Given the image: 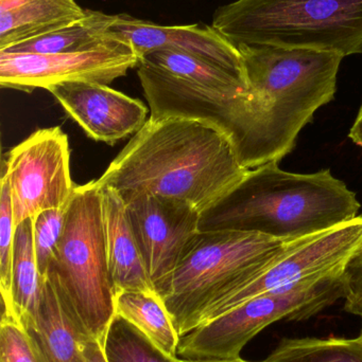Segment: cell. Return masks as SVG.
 Returning <instances> with one entry per match:
<instances>
[{"instance_id":"obj_1","label":"cell","mask_w":362,"mask_h":362,"mask_svg":"<svg viewBox=\"0 0 362 362\" xmlns=\"http://www.w3.org/2000/svg\"><path fill=\"white\" fill-rule=\"evenodd\" d=\"M220 129L182 117L149 118L99 180L120 195L183 200L200 213L212 208L248 173Z\"/></svg>"},{"instance_id":"obj_2","label":"cell","mask_w":362,"mask_h":362,"mask_svg":"<svg viewBox=\"0 0 362 362\" xmlns=\"http://www.w3.org/2000/svg\"><path fill=\"white\" fill-rule=\"evenodd\" d=\"M359 209L356 194L329 170L291 173L270 163L249 170L225 197L202 213L199 229L295 242L353 221Z\"/></svg>"},{"instance_id":"obj_3","label":"cell","mask_w":362,"mask_h":362,"mask_svg":"<svg viewBox=\"0 0 362 362\" xmlns=\"http://www.w3.org/2000/svg\"><path fill=\"white\" fill-rule=\"evenodd\" d=\"M253 110V169L280 163L315 112L333 101L341 55L270 45L237 47Z\"/></svg>"},{"instance_id":"obj_4","label":"cell","mask_w":362,"mask_h":362,"mask_svg":"<svg viewBox=\"0 0 362 362\" xmlns=\"http://www.w3.org/2000/svg\"><path fill=\"white\" fill-rule=\"evenodd\" d=\"M212 27L236 48L362 54V0H236L215 12Z\"/></svg>"},{"instance_id":"obj_5","label":"cell","mask_w":362,"mask_h":362,"mask_svg":"<svg viewBox=\"0 0 362 362\" xmlns=\"http://www.w3.org/2000/svg\"><path fill=\"white\" fill-rule=\"evenodd\" d=\"M89 337H104L115 308L102 215L101 189L93 180L74 187L65 227L46 278Z\"/></svg>"},{"instance_id":"obj_6","label":"cell","mask_w":362,"mask_h":362,"mask_svg":"<svg viewBox=\"0 0 362 362\" xmlns=\"http://www.w3.org/2000/svg\"><path fill=\"white\" fill-rule=\"evenodd\" d=\"M290 243L232 230L200 231L157 293L180 338L198 327L210 305L256 276Z\"/></svg>"},{"instance_id":"obj_7","label":"cell","mask_w":362,"mask_h":362,"mask_svg":"<svg viewBox=\"0 0 362 362\" xmlns=\"http://www.w3.org/2000/svg\"><path fill=\"white\" fill-rule=\"evenodd\" d=\"M342 272L253 298L199 325L180 338L178 358L187 361L242 358L244 346L272 323L306 321L344 300L346 283Z\"/></svg>"},{"instance_id":"obj_8","label":"cell","mask_w":362,"mask_h":362,"mask_svg":"<svg viewBox=\"0 0 362 362\" xmlns=\"http://www.w3.org/2000/svg\"><path fill=\"white\" fill-rule=\"evenodd\" d=\"M361 240L362 216H357L322 233L291 242L282 255L256 276L210 305L198 327L253 298L342 272Z\"/></svg>"},{"instance_id":"obj_9","label":"cell","mask_w":362,"mask_h":362,"mask_svg":"<svg viewBox=\"0 0 362 362\" xmlns=\"http://www.w3.org/2000/svg\"><path fill=\"white\" fill-rule=\"evenodd\" d=\"M1 180L10 189L15 226L47 209L67 206L76 185L66 134L57 127L34 132L6 153Z\"/></svg>"},{"instance_id":"obj_10","label":"cell","mask_w":362,"mask_h":362,"mask_svg":"<svg viewBox=\"0 0 362 362\" xmlns=\"http://www.w3.org/2000/svg\"><path fill=\"white\" fill-rule=\"evenodd\" d=\"M140 59L130 45L113 40L91 50L55 54L0 51V85L32 93L68 82L108 85L137 67Z\"/></svg>"},{"instance_id":"obj_11","label":"cell","mask_w":362,"mask_h":362,"mask_svg":"<svg viewBox=\"0 0 362 362\" xmlns=\"http://www.w3.org/2000/svg\"><path fill=\"white\" fill-rule=\"evenodd\" d=\"M149 279L157 293L199 234L201 213L183 200L150 194L121 195Z\"/></svg>"},{"instance_id":"obj_12","label":"cell","mask_w":362,"mask_h":362,"mask_svg":"<svg viewBox=\"0 0 362 362\" xmlns=\"http://www.w3.org/2000/svg\"><path fill=\"white\" fill-rule=\"evenodd\" d=\"M65 112L91 139L114 146L138 133L147 123L148 108L108 85L68 82L48 88Z\"/></svg>"},{"instance_id":"obj_13","label":"cell","mask_w":362,"mask_h":362,"mask_svg":"<svg viewBox=\"0 0 362 362\" xmlns=\"http://www.w3.org/2000/svg\"><path fill=\"white\" fill-rule=\"evenodd\" d=\"M110 31L115 38L130 45L140 59L154 51H174L210 62L246 78L239 50L213 27L161 25L119 14Z\"/></svg>"},{"instance_id":"obj_14","label":"cell","mask_w":362,"mask_h":362,"mask_svg":"<svg viewBox=\"0 0 362 362\" xmlns=\"http://www.w3.org/2000/svg\"><path fill=\"white\" fill-rule=\"evenodd\" d=\"M108 268L115 295L123 291L157 293L136 242L127 206L112 187H100Z\"/></svg>"},{"instance_id":"obj_15","label":"cell","mask_w":362,"mask_h":362,"mask_svg":"<svg viewBox=\"0 0 362 362\" xmlns=\"http://www.w3.org/2000/svg\"><path fill=\"white\" fill-rule=\"evenodd\" d=\"M23 329L38 362H85V342L91 337L79 327L48 279L35 317Z\"/></svg>"},{"instance_id":"obj_16","label":"cell","mask_w":362,"mask_h":362,"mask_svg":"<svg viewBox=\"0 0 362 362\" xmlns=\"http://www.w3.org/2000/svg\"><path fill=\"white\" fill-rule=\"evenodd\" d=\"M74 0H0V51L81 21Z\"/></svg>"},{"instance_id":"obj_17","label":"cell","mask_w":362,"mask_h":362,"mask_svg":"<svg viewBox=\"0 0 362 362\" xmlns=\"http://www.w3.org/2000/svg\"><path fill=\"white\" fill-rule=\"evenodd\" d=\"M45 279L40 276L33 244V217L15 226L10 297L1 299V321L25 327L35 317Z\"/></svg>"},{"instance_id":"obj_18","label":"cell","mask_w":362,"mask_h":362,"mask_svg":"<svg viewBox=\"0 0 362 362\" xmlns=\"http://www.w3.org/2000/svg\"><path fill=\"white\" fill-rule=\"evenodd\" d=\"M116 19L117 15L86 10V15L81 21L45 35L14 45L6 50H1V52L55 54L91 50L104 42L117 40L110 31Z\"/></svg>"},{"instance_id":"obj_19","label":"cell","mask_w":362,"mask_h":362,"mask_svg":"<svg viewBox=\"0 0 362 362\" xmlns=\"http://www.w3.org/2000/svg\"><path fill=\"white\" fill-rule=\"evenodd\" d=\"M115 308L117 315L135 325L164 352L178 357L180 336L157 293L123 291L115 298Z\"/></svg>"},{"instance_id":"obj_20","label":"cell","mask_w":362,"mask_h":362,"mask_svg":"<svg viewBox=\"0 0 362 362\" xmlns=\"http://www.w3.org/2000/svg\"><path fill=\"white\" fill-rule=\"evenodd\" d=\"M140 62L225 95L233 97L250 95L248 83L244 76L193 55L174 51H154L142 55Z\"/></svg>"},{"instance_id":"obj_21","label":"cell","mask_w":362,"mask_h":362,"mask_svg":"<svg viewBox=\"0 0 362 362\" xmlns=\"http://www.w3.org/2000/svg\"><path fill=\"white\" fill-rule=\"evenodd\" d=\"M264 362H362V332L354 338H284Z\"/></svg>"},{"instance_id":"obj_22","label":"cell","mask_w":362,"mask_h":362,"mask_svg":"<svg viewBox=\"0 0 362 362\" xmlns=\"http://www.w3.org/2000/svg\"><path fill=\"white\" fill-rule=\"evenodd\" d=\"M103 349L108 362H179L117 314L108 325Z\"/></svg>"},{"instance_id":"obj_23","label":"cell","mask_w":362,"mask_h":362,"mask_svg":"<svg viewBox=\"0 0 362 362\" xmlns=\"http://www.w3.org/2000/svg\"><path fill=\"white\" fill-rule=\"evenodd\" d=\"M68 204L61 208L47 209L33 217L34 251L38 270L44 279L63 234Z\"/></svg>"},{"instance_id":"obj_24","label":"cell","mask_w":362,"mask_h":362,"mask_svg":"<svg viewBox=\"0 0 362 362\" xmlns=\"http://www.w3.org/2000/svg\"><path fill=\"white\" fill-rule=\"evenodd\" d=\"M14 214L8 183H0V291L1 299L10 297L12 274L13 245H14Z\"/></svg>"},{"instance_id":"obj_25","label":"cell","mask_w":362,"mask_h":362,"mask_svg":"<svg viewBox=\"0 0 362 362\" xmlns=\"http://www.w3.org/2000/svg\"><path fill=\"white\" fill-rule=\"evenodd\" d=\"M0 362H38L25 329L16 322L0 323Z\"/></svg>"},{"instance_id":"obj_26","label":"cell","mask_w":362,"mask_h":362,"mask_svg":"<svg viewBox=\"0 0 362 362\" xmlns=\"http://www.w3.org/2000/svg\"><path fill=\"white\" fill-rule=\"evenodd\" d=\"M344 310L362 319V240L344 266Z\"/></svg>"},{"instance_id":"obj_27","label":"cell","mask_w":362,"mask_h":362,"mask_svg":"<svg viewBox=\"0 0 362 362\" xmlns=\"http://www.w3.org/2000/svg\"><path fill=\"white\" fill-rule=\"evenodd\" d=\"M85 362H108L103 344L95 338H89L84 346Z\"/></svg>"},{"instance_id":"obj_28","label":"cell","mask_w":362,"mask_h":362,"mask_svg":"<svg viewBox=\"0 0 362 362\" xmlns=\"http://www.w3.org/2000/svg\"><path fill=\"white\" fill-rule=\"evenodd\" d=\"M349 137L352 139L357 146L362 148V104L361 108H359L358 115H357L356 120H355L354 124L351 127L350 134Z\"/></svg>"},{"instance_id":"obj_29","label":"cell","mask_w":362,"mask_h":362,"mask_svg":"<svg viewBox=\"0 0 362 362\" xmlns=\"http://www.w3.org/2000/svg\"><path fill=\"white\" fill-rule=\"evenodd\" d=\"M179 362H253V361H244L242 358H238L235 359V361H182V359H179ZM264 362V361H261Z\"/></svg>"}]
</instances>
